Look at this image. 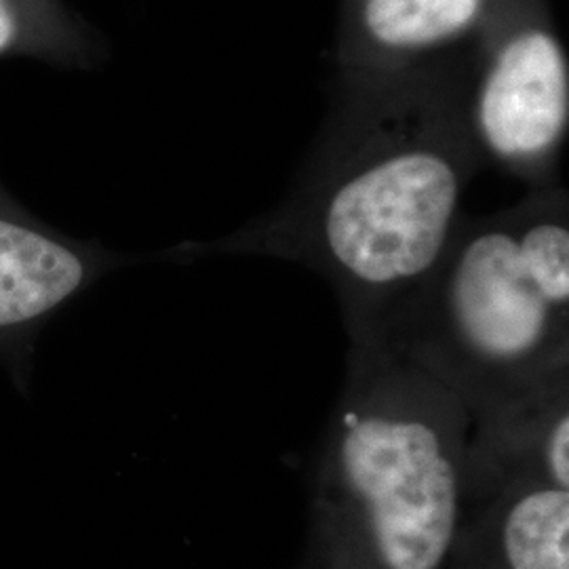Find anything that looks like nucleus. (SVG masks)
I'll return each mask as SVG.
<instances>
[{"label":"nucleus","instance_id":"nucleus-5","mask_svg":"<svg viewBox=\"0 0 569 569\" xmlns=\"http://www.w3.org/2000/svg\"><path fill=\"white\" fill-rule=\"evenodd\" d=\"M146 262H167V256L122 253L70 237L30 213L0 182V366L13 387L30 395L42 327L110 272Z\"/></svg>","mask_w":569,"mask_h":569},{"label":"nucleus","instance_id":"nucleus-2","mask_svg":"<svg viewBox=\"0 0 569 569\" xmlns=\"http://www.w3.org/2000/svg\"><path fill=\"white\" fill-rule=\"evenodd\" d=\"M462 401L382 348H348L300 569H448L467 510Z\"/></svg>","mask_w":569,"mask_h":569},{"label":"nucleus","instance_id":"nucleus-1","mask_svg":"<svg viewBox=\"0 0 569 569\" xmlns=\"http://www.w3.org/2000/svg\"><path fill=\"white\" fill-rule=\"evenodd\" d=\"M470 47L395 72H336L283 199L230 234L171 247V262L262 256L305 266L333 289L350 346L378 348L488 167L470 124Z\"/></svg>","mask_w":569,"mask_h":569},{"label":"nucleus","instance_id":"nucleus-6","mask_svg":"<svg viewBox=\"0 0 569 569\" xmlns=\"http://www.w3.org/2000/svg\"><path fill=\"white\" fill-rule=\"evenodd\" d=\"M468 418L467 502L519 483L569 489V373Z\"/></svg>","mask_w":569,"mask_h":569},{"label":"nucleus","instance_id":"nucleus-3","mask_svg":"<svg viewBox=\"0 0 569 569\" xmlns=\"http://www.w3.org/2000/svg\"><path fill=\"white\" fill-rule=\"evenodd\" d=\"M451 390L468 416L569 373V197L561 182L462 213L378 346Z\"/></svg>","mask_w":569,"mask_h":569},{"label":"nucleus","instance_id":"nucleus-9","mask_svg":"<svg viewBox=\"0 0 569 569\" xmlns=\"http://www.w3.org/2000/svg\"><path fill=\"white\" fill-rule=\"evenodd\" d=\"M108 58L102 30L66 0H0V60L96 72Z\"/></svg>","mask_w":569,"mask_h":569},{"label":"nucleus","instance_id":"nucleus-4","mask_svg":"<svg viewBox=\"0 0 569 569\" xmlns=\"http://www.w3.org/2000/svg\"><path fill=\"white\" fill-rule=\"evenodd\" d=\"M470 53V124L486 164L528 190L561 182L569 61L552 0H481Z\"/></svg>","mask_w":569,"mask_h":569},{"label":"nucleus","instance_id":"nucleus-7","mask_svg":"<svg viewBox=\"0 0 569 569\" xmlns=\"http://www.w3.org/2000/svg\"><path fill=\"white\" fill-rule=\"evenodd\" d=\"M481 0H340L338 74H382L470 47Z\"/></svg>","mask_w":569,"mask_h":569},{"label":"nucleus","instance_id":"nucleus-8","mask_svg":"<svg viewBox=\"0 0 569 569\" xmlns=\"http://www.w3.org/2000/svg\"><path fill=\"white\" fill-rule=\"evenodd\" d=\"M448 569H569V489L519 483L467 502Z\"/></svg>","mask_w":569,"mask_h":569}]
</instances>
